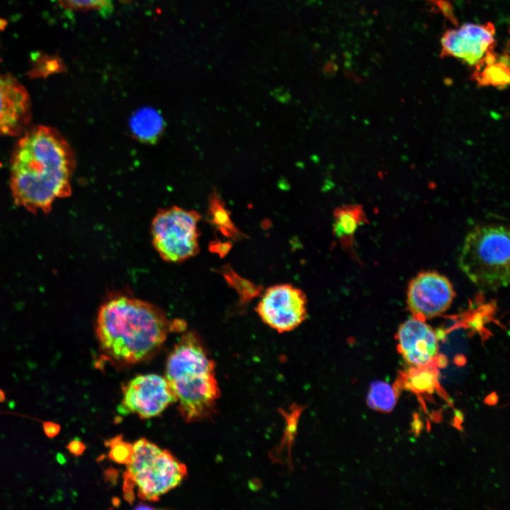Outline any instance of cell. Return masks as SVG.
<instances>
[{
    "instance_id": "obj_21",
    "label": "cell",
    "mask_w": 510,
    "mask_h": 510,
    "mask_svg": "<svg viewBox=\"0 0 510 510\" xmlns=\"http://www.w3.org/2000/svg\"><path fill=\"white\" fill-rule=\"evenodd\" d=\"M43 431L48 438H54L60 431L61 427L59 424L52 421H45L42 424Z\"/></svg>"
},
{
    "instance_id": "obj_16",
    "label": "cell",
    "mask_w": 510,
    "mask_h": 510,
    "mask_svg": "<svg viewBox=\"0 0 510 510\" xmlns=\"http://www.w3.org/2000/svg\"><path fill=\"white\" fill-rule=\"evenodd\" d=\"M210 221L222 234L233 240H239L244 234L239 230L231 218V212L225 208V203L216 191L209 199Z\"/></svg>"
},
{
    "instance_id": "obj_10",
    "label": "cell",
    "mask_w": 510,
    "mask_h": 510,
    "mask_svg": "<svg viewBox=\"0 0 510 510\" xmlns=\"http://www.w3.org/2000/svg\"><path fill=\"white\" fill-rule=\"evenodd\" d=\"M495 28L484 24L465 23L447 30L441 40V56L457 58L475 67L494 47Z\"/></svg>"
},
{
    "instance_id": "obj_18",
    "label": "cell",
    "mask_w": 510,
    "mask_h": 510,
    "mask_svg": "<svg viewBox=\"0 0 510 510\" xmlns=\"http://www.w3.org/2000/svg\"><path fill=\"white\" fill-rule=\"evenodd\" d=\"M437 376L436 365L411 367L404 376V385L416 392H431L436 387Z\"/></svg>"
},
{
    "instance_id": "obj_24",
    "label": "cell",
    "mask_w": 510,
    "mask_h": 510,
    "mask_svg": "<svg viewBox=\"0 0 510 510\" xmlns=\"http://www.w3.org/2000/svg\"><path fill=\"white\" fill-rule=\"evenodd\" d=\"M56 460L61 465H64L66 463L65 457L60 453H57Z\"/></svg>"
},
{
    "instance_id": "obj_9",
    "label": "cell",
    "mask_w": 510,
    "mask_h": 510,
    "mask_svg": "<svg viewBox=\"0 0 510 510\" xmlns=\"http://www.w3.org/2000/svg\"><path fill=\"white\" fill-rule=\"evenodd\" d=\"M454 296L453 285L446 277L425 271L419 273L409 284L408 307L415 317L431 319L446 311Z\"/></svg>"
},
{
    "instance_id": "obj_22",
    "label": "cell",
    "mask_w": 510,
    "mask_h": 510,
    "mask_svg": "<svg viewBox=\"0 0 510 510\" xmlns=\"http://www.w3.org/2000/svg\"><path fill=\"white\" fill-rule=\"evenodd\" d=\"M232 248L231 242H215L212 249L221 256L226 255Z\"/></svg>"
},
{
    "instance_id": "obj_20",
    "label": "cell",
    "mask_w": 510,
    "mask_h": 510,
    "mask_svg": "<svg viewBox=\"0 0 510 510\" xmlns=\"http://www.w3.org/2000/svg\"><path fill=\"white\" fill-rule=\"evenodd\" d=\"M65 8L78 10L103 11L111 6L112 0H57Z\"/></svg>"
},
{
    "instance_id": "obj_25",
    "label": "cell",
    "mask_w": 510,
    "mask_h": 510,
    "mask_svg": "<svg viewBox=\"0 0 510 510\" xmlns=\"http://www.w3.org/2000/svg\"><path fill=\"white\" fill-rule=\"evenodd\" d=\"M6 395L4 392L2 390H0V402H2L5 400Z\"/></svg>"
},
{
    "instance_id": "obj_19",
    "label": "cell",
    "mask_w": 510,
    "mask_h": 510,
    "mask_svg": "<svg viewBox=\"0 0 510 510\" xmlns=\"http://www.w3.org/2000/svg\"><path fill=\"white\" fill-rule=\"evenodd\" d=\"M397 395L394 388L383 381L373 382L369 389L368 404L381 412H390L395 406Z\"/></svg>"
},
{
    "instance_id": "obj_4",
    "label": "cell",
    "mask_w": 510,
    "mask_h": 510,
    "mask_svg": "<svg viewBox=\"0 0 510 510\" xmlns=\"http://www.w3.org/2000/svg\"><path fill=\"white\" fill-rule=\"evenodd\" d=\"M509 232L501 225H482L466 236L458 265L480 289L497 290L509 283Z\"/></svg>"
},
{
    "instance_id": "obj_15",
    "label": "cell",
    "mask_w": 510,
    "mask_h": 510,
    "mask_svg": "<svg viewBox=\"0 0 510 510\" xmlns=\"http://www.w3.org/2000/svg\"><path fill=\"white\" fill-rule=\"evenodd\" d=\"M164 129L161 115L152 108H143L131 118L130 130L137 140L144 142L156 141Z\"/></svg>"
},
{
    "instance_id": "obj_1",
    "label": "cell",
    "mask_w": 510,
    "mask_h": 510,
    "mask_svg": "<svg viewBox=\"0 0 510 510\" xmlns=\"http://www.w3.org/2000/svg\"><path fill=\"white\" fill-rule=\"evenodd\" d=\"M74 154L55 129L38 125L28 130L11 158V189L16 205L33 212H48L57 198L72 193Z\"/></svg>"
},
{
    "instance_id": "obj_12",
    "label": "cell",
    "mask_w": 510,
    "mask_h": 510,
    "mask_svg": "<svg viewBox=\"0 0 510 510\" xmlns=\"http://www.w3.org/2000/svg\"><path fill=\"white\" fill-rule=\"evenodd\" d=\"M397 339L400 352L411 367L436 365L437 336L423 319L414 317L404 322L398 329Z\"/></svg>"
},
{
    "instance_id": "obj_14",
    "label": "cell",
    "mask_w": 510,
    "mask_h": 510,
    "mask_svg": "<svg viewBox=\"0 0 510 510\" xmlns=\"http://www.w3.org/2000/svg\"><path fill=\"white\" fill-rule=\"evenodd\" d=\"M333 232L341 245L346 249H351L353 237L357 229L368 222L365 212L361 205H344L334 210Z\"/></svg>"
},
{
    "instance_id": "obj_23",
    "label": "cell",
    "mask_w": 510,
    "mask_h": 510,
    "mask_svg": "<svg viewBox=\"0 0 510 510\" xmlns=\"http://www.w3.org/2000/svg\"><path fill=\"white\" fill-rule=\"evenodd\" d=\"M67 448L71 453L79 455L84 452L85 446L81 441L74 440L68 444Z\"/></svg>"
},
{
    "instance_id": "obj_2",
    "label": "cell",
    "mask_w": 510,
    "mask_h": 510,
    "mask_svg": "<svg viewBox=\"0 0 510 510\" xmlns=\"http://www.w3.org/2000/svg\"><path fill=\"white\" fill-rule=\"evenodd\" d=\"M172 324L154 305L133 297L117 295L101 306L96 334L107 358L130 365L154 354L174 329Z\"/></svg>"
},
{
    "instance_id": "obj_5",
    "label": "cell",
    "mask_w": 510,
    "mask_h": 510,
    "mask_svg": "<svg viewBox=\"0 0 510 510\" xmlns=\"http://www.w3.org/2000/svg\"><path fill=\"white\" fill-rule=\"evenodd\" d=\"M124 490L127 499L137 496L147 501H157L163 494L176 487L187 475L186 466L169 450L146 438L131 444L125 462Z\"/></svg>"
},
{
    "instance_id": "obj_11",
    "label": "cell",
    "mask_w": 510,
    "mask_h": 510,
    "mask_svg": "<svg viewBox=\"0 0 510 510\" xmlns=\"http://www.w3.org/2000/svg\"><path fill=\"white\" fill-rule=\"evenodd\" d=\"M31 118V101L26 88L11 75L0 73V135H21Z\"/></svg>"
},
{
    "instance_id": "obj_13",
    "label": "cell",
    "mask_w": 510,
    "mask_h": 510,
    "mask_svg": "<svg viewBox=\"0 0 510 510\" xmlns=\"http://www.w3.org/2000/svg\"><path fill=\"white\" fill-rule=\"evenodd\" d=\"M472 79L480 86L504 88L509 84V56L499 57L492 50L475 66Z\"/></svg>"
},
{
    "instance_id": "obj_7",
    "label": "cell",
    "mask_w": 510,
    "mask_h": 510,
    "mask_svg": "<svg viewBox=\"0 0 510 510\" xmlns=\"http://www.w3.org/2000/svg\"><path fill=\"white\" fill-rule=\"evenodd\" d=\"M307 298L300 288L290 284L268 287L256 307L261 320L278 333L290 332L307 318Z\"/></svg>"
},
{
    "instance_id": "obj_26",
    "label": "cell",
    "mask_w": 510,
    "mask_h": 510,
    "mask_svg": "<svg viewBox=\"0 0 510 510\" xmlns=\"http://www.w3.org/2000/svg\"><path fill=\"white\" fill-rule=\"evenodd\" d=\"M3 23H1V21H0V28H1V24H3Z\"/></svg>"
},
{
    "instance_id": "obj_3",
    "label": "cell",
    "mask_w": 510,
    "mask_h": 510,
    "mask_svg": "<svg viewBox=\"0 0 510 510\" xmlns=\"http://www.w3.org/2000/svg\"><path fill=\"white\" fill-rule=\"evenodd\" d=\"M187 422L198 421L213 412L220 396L215 363L193 332L182 335L166 363L165 377Z\"/></svg>"
},
{
    "instance_id": "obj_17",
    "label": "cell",
    "mask_w": 510,
    "mask_h": 510,
    "mask_svg": "<svg viewBox=\"0 0 510 510\" xmlns=\"http://www.w3.org/2000/svg\"><path fill=\"white\" fill-rule=\"evenodd\" d=\"M227 283L239 295V306L246 305L254 298L261 295L263 287L243 278L234 271L229 265L224 266L220 271Z\"/></svg>"
},
{
    "instance_id": "obj_8",
    "label": "cell",
    "mask_w": 510,
    "mask_h": 510,
    "mask_svg": "<svg viewBox=\"0 0 510 510\" xmlns=\"http://www.w3.org/2000/svg\"><path fill=\"white\" fill-rule=\"evenodd\" d=\"M174 402L176 397L165 378L153 373L139 375L123 387L119 412L150 419Z\"/></svg>"
},
{
    "instance_id": "obj_6",
    "label": "cell",
    "mask_w": 510,
    "mask_h": 510,
    "mask_svg": "<svg viewBox=\"0 0 510 510\" xmlns=\"http://www.w3.org/2000/svg\"><path fill=\"white\" fill-rule=\"evenodd\" d=\"M200 219L198 212L177 206L157 212L151 227L152 243L164 261L180 262L198 252Z\"/></svg>"
}]
</instances>
